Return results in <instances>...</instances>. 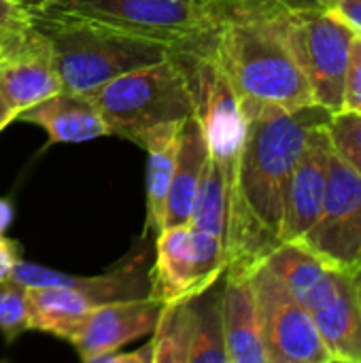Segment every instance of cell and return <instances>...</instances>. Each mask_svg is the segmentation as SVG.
Listing matches in <instances>:
<instances>
[{
  "label": "cell",
  "instance_id": "obj_1",
  "mask_svg": "<svg viewBox=\"0 0 361 363\" xmlns=\"http://www.w3.org/2000/svg\"><path fill=\"white\" fill-rule=\"evenodd\" d=\"M245 136L228 221V268H253L279 247L285 194L309 130L326 121L321 106L287 111L257 100H238Z\"/></svg>",
  "mask_w": 361,
  "mask_h": 363
},
{
  "label": "cell",
  "instance_id": "obj_2",
  "mask_svg": "<svg viewBox=\"0 0 361 363\" xmlns=\"http://www.w3.org/2000/svg\"><path fill=\"white\" fill-rule=\"evenodd\" d=\"M206 2L219 19L215 55L238 100L287 111L317 106L304 72L255 0Z\"/></svg>",
  "mask_w": 361,
  "mask_h": 363
},
{
  "label": "cell",
  "instance_id": "obj_3",
  "mask_svg": "<svg viewBox=\"0 0 361 363\" xmlns=\"http://www.w3.org/2000/svg\"><path fill=\"white\" fill-rule=\"evenodd\" d=\"M34 15L94 21L168 47L172 53L209 55L219 19L206 0H28Z\"/></svg>",
  "mask_w": 361,
  "mask_h": 363
},
{
  "label": "cell",
  "instance_id": "obj_4",
  "mask_svg": "<svg viewBox=\"0 0 361 363\" xmlns=\"http://www.w3.org/2000/svg\"><path fill=\"white\" fill-rule=\"evenodd\" d=\"M36 28L45 34L62 89L91 94L104 83L172 55L160 43L132 36L94 21L34 15Z\"/></svg>",
  "mask_w": 361,
  "mask_h": 363
},
{
  "label": "cell",
  "instance_id": "obj_5",
  "mask_svg": "<svg viewBox=\"0 0 361 363\" xmlns=\"http://www.w3.org/2000/svg\"><path fill=\"white\" fill-rule=\"evenodd\" d=\"M109 132L138 147L170 125H183L196 111L183 64L170 55L157 64L130 70L89 94Z\"/></svg>",
  "mask_w": 361,
  "mask_h": 363
},
{
  "label": "cell",
  "instance_id": "obj_6",
  "mask_svg": "<svg viewBox=\"0 0 361 363\" xmlns=\"http://www.w3.org/2000/svg\"><path fill=\"white\" fill-rule=\"evenodd\" d=\"M304 72L317 106L330 115L345 111V83L355 30L323 9H287L255 0Z\"/></svg>",
  "mask_w": 361,
  "mask_h": 363
},
{
  "label": "cell",
  "instance_id": "obj_7",
  "mask_svg": "<svg viewBox=\"0 0 361 363\" xmlns=\"http://www.w3.org/2000/svg\"><path fill=\"white\" fill-rule=\"evenodd\" d=\"M226 268L228 253L221 238L189 223L164 228L155 236L151 296L162 304L191 300L213 287Z\"/></svg>",
  "mask_w": 361,
  "mask_h": 363
},
{
  "label": "cell",
  "instance_id": "obj_8",
  "mask_svg": "<svg viewBox=\"0 0 361 363\" xmlns=\"http://www.w3.org/2000/svg\"><path fill=\"white\" fill-rule=\"evenodd\" d=\"M260 332L268 363H332L311 313L264 262L251 268Z\"/></svg>",
  "mask_w": 361,
  "mask_h": 363
},
{
  "label": "cell",
  "instance_id": "obj_9",
  "mask_svg": "<svg viewBox=\"0 0 361 363\" xmlns=\"http://www.w3.org/2000/svg\"><path fill=\"white\" fill-rule=\"evenodd\" d=\"M298 242L336 270L353 274L361 266V177L334 149L319 217Z\"/></svg>",
  "mask_w": 361,
  "mask_h": 363
},
{
  "label": "cell",
  "instance_id": "obj_10",
  "mask_svg": "<svg viewBox=\"0 0 361 363\" xmlns=\"http://www.w3.org/2000/svg\"><path fill=\"white\" fill-rule=\"evenodd\" d=\"M221 279L191 300L164 304L151 334L153 363H228L221 328Z\"/></svg>",
  "mask_w": 361,
  "mask_h": 363
},
{
  "label": "cell",
  "instance_id": "obj_11",
  "mask_svg": "<svg viewBox=\"0 0 361 363\" xmlns=\"http://www.w3.org/2000/svg\"><path fill=\"white\" fill-rule=\"evenodd\" d=\"M164 304L153 298L115 300L96 306L70 336L79 357L91 363L98 355L119 351L121 347L155 332Z\"/></svg>",
  "mask_w": 361,
  "mask_h": 363
},
{
  "label": "cell",
  "instance_id": "obj_12",
  "mask_svg": "<svg viewBox=\"0 0 361 363\" xmlns=\"http://www.w3.org/2000/svg\"><path fill=\"white\" fill-rule=\"evenodd\" d=\"M326 121H319L309 130L302 155L291 172L279 242H298L319 217L328 181V160L332 153V140L326 130Z\"/></svg>",
  "mask_w": 361,
  "mask_h": 363
},
{
  "label": "cell",
  "instance_id": "obj_13",
  "mask_svg": "<svg viewBox=\"0 0 361 363\" xmlns=\"http://www.w3.org/2000/svg\"><path fill=\"white\" fill-rule=\"evenodd\" d=\"M57 91H62V79L55 70L51 47L38 28L23 45L0 55V98L15 119Z\"/></svg>",
  "mask_w": 361,
  "mask_h": 363
},
{
  "label": "cell",
  "instance_id": "obj_14",
  "mask_svg": "<svg viewBox=\"0 0 361 363\" xmlns=\"http://www.w3.org/2000/svg\"><path fill=\"white\" fill-rule=\"evenodd\" d=\"M309 313L334 362L361 363V308L351 272L332 268Z\"/></svg>",
  "mask_w": 361,
  "mask_h": 363
},
{
  "label": "cell",
  "instance_id": "obj_15",
  "mask_svg": "<svg viewBox=\"0 0 361 363\" xmlns=\"http://www.w3.org/2000/svg\"><path fill=\"white\" fill-rule=\"evenodd\" d=\"M221 328L228 363H268L251 268H226L221 279Z\"/></svg>",
  "mask_w": 361,
  "mask_h": 363
},
{
  "label": "cell",
  "instance_id": "obj_16",
  "mask_svg": "<svg viewBox=\"0 0 361 363\" xmlns=\"http://www.w3.org/2000/svg\"><path fill=\"white\" fill-rule=\"evenodd\" d=\"M19 121L43 128L51 143H85L100 136H111L106 121L87 94L57 91L47 100L17 115Z\"/></svg>",
  "mask_w": 361,
  "mask_h": 363
},
{
  "label": "cell",
  "instance_id": "obj_17",
  "mask_svg": "<svg viewBox=\"0 0 361 363\" xmlns=\"http://www.w3.org/2000/svg\"><path fill=\"white\" fill-rule=\"evenodd\" d=\"M206 162H209V145H206V138H204L198 117L191 115L181 128L177 164H174L168 198H166L162 230L181 225V223H189Z\"/></svg>",
  "mask_w": 361,
  "mask_h": 363
},
{
  "label": "cell",
  "instance_id": "obj_18",
  "mask_svg": "<svg viewBox=\"0 0 361 363\" xmlns=\"http://www.w3.org/2000/svg\"><path fill=\"white\" fill-rule=\"evenodd\" d=\"M100 306L89 294L70 287L28 289V330L70 340L79 323Z\"/></svg>",
  "mask_w": 361,
  "mask_h": 363
},
{
  "label": "cell",
  "instance_id": "obj_19",
  "mask_svg": "<svg viewBox=\"0 0 361 363\" xmlns=\"http://www.w3.org/2000/svg\"><path fill=\"white\" fill-rule=\"evenodd\" d=\"M183 125H170L160 132H153L145 143L143 149L147 151V221L145 234L157 236L164 223L166 198L177 164L179 151V136Z\"/></svg>",
  "mask_w": 361,
  "mask_h": 363
},
{
  "label": "cell",
  "instance_id": "obj_20",
  "mask_svg": "<svg viewBox=\"0 0 361 363\" xmlns=\"http://www.w3.org/2000/svg\"><path fill=\"white\" fill-rule=\"evenodd\" d=\"M264 264L306 311L332 272V266L323 264L300 242H281L266 255Z\"/></svg>",
  "mask_w": 361,
  "mask_h": 363
},
{
  "label": "cell",
  "instance_id": "obj_21",
  "mask_svg": "<svg viewBox=\"0 0 361 363\" xmlns=\"http://www.w3.org/2000/svg\"><path fill=\"white\" fill-rule=\"evenodd\" d=\"M228 221H230V191L221 174V168L209 157L194 202V211L189 217V225L206 234H213L221 238L223 245H228Z\"/></svg>",
  "mask_w": 361,
  "mask_h": 363
},
{
  "label": "cell",
  "instance_id": "obj_22",
  "mask_svg": "<svg viewBox=\"0 0 361 363\" xmlns=\"http://www.w3.org/2000/svg\"><path fill=\"white\" fill-rule=\"evenodd\" d=\"M326 130L334 153L361 177V113L340 111L328 117Z\"/></svg>",
  "mask_w": 361,
  "mask_h": 363
},
{
  "label": "cell",
  "instance_id": "obj_23",
  "mask_svg": "<svg viewBox=\"0 0 361 363\" xmlns=\"http://www.w3.org/2000/svg\"><path fill=\"white\" fill-rule=\"evenodd\" d=\"M23 332H28V289L6 279L0 283V334L13 345Z\"/></svg>",
  "mask_w": 361,
  "mask_h": 363
},
{
  "label": "cell",
  "instance_id": "obj_24",
  "mask_svg": "<svg viewBox=\"0 0 361 363\" xmlns=\"http://www.w3.org/2000/svg\"><path fill=\"white\" fill-rule=\"evenodd\" d=\"M34 30V17L23 0H0V55L23 45Z\"/></svg>",
  "mask_w": 361,
  "mask_h": 363
},
{
  "label": "cell",
  "instance_id": "obj_25",
  "mask_svg": "<svg viewBox=\"0 0 361 363\" xmlns=\"http://www.w3.org/2000/svg\"><path fill=\"white\" fill-rule=\"evenodd\" d=\"M345 111L361 113V38L355 34L345 83Z\"/></svg>",
  "mask_w": 361,
  "mask_h": 363
},
{
  "label": "cell",
  "instance_id": "obj_26",
  "mask_svg": "<svg viewBox=\"0 0 361 363\" xmlns=\"http://www.w3.org/2000/svg\"><path fill=\"white\" fill-rule=\"evenodd\" d=\"M328 13L361 34V0H334Z\"/></svg>",
  "mask_w": 361,
  "mask_h": 363
},
{
  "label": "cell",
  "instance_id": "obj_27",
  "mask_svg": "<svg viewBox=\"0 0 361 363\" xmlns=\"http://www.w3.org/2000/svg\"><path fill=\"white\" fill-rule=\"evenodd\" d=\"M91 363H153V342L149 340L145 347L130 353H121V351L102 353Z\"/></svg>",
  "mask_w": 361,
  "mask_h": 363
},
{
  "label": "cell",
  "instance_id": "obj_28",
  "mask_svg": "<svg viewBox=\"0 0 361 363\" xmlns=\"http://www.w3.org/2000/svg\"><path fill=\"white\" fill-rule=\"evenodd\" d=\"M19 245L17 240H11L6 236H0V283L6 281L15 268V264L19 262Z\"/></svg>",
  "mask_w": 361,
  "mask_h": 363
},
{
  "label": "cell",
  "instance_id": "obj_29",
  "mask_svg": "<svg viewBox=\"0 0 361 363\" xmlns=\"http://www.w3.org/2000/svg\"><path fill=\"white\" fill-rule=\"evenodd\" d=\"M264 2H274L287 9H323L328 11L334 0H264Z\"/></svg>",
  "mask_w": 361,
  "mask_h": 363
},
{
  "label": "cell",
  "instance_id": "obj_30",
  "mask_svg": "<svg viewBox=\"0 0 361 363\" xmlns=\"http://www.w3.org/2000/svg\"><path fill=\"white\" fill-rule=\"evenodd\" d=\"M13 215H15V211H13L11 200L0 198V236H4V234H6V230L11 228V223H13Z\"/></svg>",
  "mask_w": 361,
  "mask_h": 363
},
{
  "label": "cell",
  "instance_id": "obj_31",
  "mask_svg": "<svg viewBox=\"0 0 361 363\" xmlns=\"http://www.w3.org/2000/svg\"><path fill=\"white\" fill-rule=\"evenodd\" d=\"M11 121H15V117H13V113L9 111V106L4 104V100L0 98V132H2Z\"/></svg>",
  "mask_w": 361,
  "mask_h": 363
},
{
  "label": "cell",
  "instance_id": "obj_32",
  "mask_svg": "<svg viewBox=\"0 0 361 363\" xmlns=\"http://www.w3.org/2000/svg\"><path fill=\"white\" fill-rule=\"evenodd\" d=\"M353 279H355V289H357V300H360V308H361V266L353 272Z\"/></svg>",
  "mask_w": 361,
  "mask_h": 363
},
{
  "label": "cell",
  "instance_id": "obj_33",
  "mask_svg": "<svg viewBox=\"0 0 361 363\" xmlns=\"http://www.w3.org/2000/svg\"><path fill=\"white\" fill-rule=\"evenodd\" d=\"M357 36H360V38H361V34H357Z\"/></svg>",
  "mask_w": 361,
  "mask_h": 363
},
{
  "label": "cell",
  "instance_id": "obj_34",
  "mask_svg": "<svg viewBox=\"0 0 361 363\" xmlns=\"http://www.w3.org/2000/svg\"><path fill=\"white\" fill-rule=\"evenodd\" d=\"M23 2H28V0H23Z\"/></svg>",
  "mask_w": 361,
  "mask_h": 363
}]
</instances>
